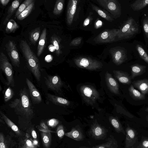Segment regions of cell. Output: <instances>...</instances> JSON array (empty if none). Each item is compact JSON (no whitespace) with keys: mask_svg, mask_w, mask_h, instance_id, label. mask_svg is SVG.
<instances>
[{"mask_svg":"<svg viewBox=\"0 0 148 148\" xmlns=\"http://www.w3.org/2000/svg\"><path fill=\"white\" fill-rule=\"evenodd\" d=\"M113 72L116 77L121 83L127 85L131 83V77L127 73L119 70Z\"/></svg>","mask_w":148,"mask_h":148,"instance_id":"19","label":"cell"},{"mask_svg":"<svg viewBox=\"0 0 148 148\" xmlns=\"http://www.w3.org/2000/svg\"><path fill=\"white\" fill-rule=\"evenodd\" d=\"M64 1L57 0L55 4L53 12L56 15L60 14L62 12L64 7Z\"/></svg>","mask_w":148,"mask_h":148,"instance_id":"34","label":"cell"},{"mask_svg":"<svg viewBox=\"0 0 148 148\" xmlns=\"http://www.w3.org/2000/svg\"><path fill=\"white\" fill-rule=\"evenodd\" d=\"M130 97L135 100H143L145 99V96L139 91L134 88L132 84L130 85L128 88Z\"/></svg>","mask_w":148,"mask_h":148,"instance_id":"25","label":"cell"},{"mask_svg":"<svg viewBox=\"0 0 148 148\" xmlns=\"http://www.w3.org/2000/svg\"><path fill=\"white\" fill-rule=\"evenodd\" d=\"M105 78L107 85L110 91L115 94H119L118 84L108 72L106 73Z\"/></svg>","mask_w":148,"mask_h":148,"instance_id":"17","label":"cell"},{"mask_svg":"<svg viewBox=\"0 0 148 148\" xmlns=\"http://www.w3.org/2000/svg\"><path fill=\"white\" fill-rule=\"evenodd\" d=\"M107 132L106 128L95 122L91 125L88 134L95 140H103L106 137Z\"/></svg>","mask_w":148,"mask_h":148,"instance_id":"12","label":"cell"},{"mask_svg":"<svg viewBox=\"0 0 148 148\" xmlns=\"http://www.w3.org/2000/svg\"><path fill=\"white\" fill-rule=\"evenodd\" d=\"M34 1V0H25L19 7L15 14V18H16L24 10Z\"/></svg>","mask_w":148,"mask_h":148,"instance_id":"37","label":"cell"},{"mask_svg":"<svg viewBox=\"0 0 148 148\" xmlns=\"http://www.w3.org/2000/svg\"><path fill=\"white\" fill-rule=\"evenodd\" d=\"M41 135L44 145L46 148H48L51 144V135L50 132H41Z\"/></svg>","mask_w":148,"mask_h":148,"instance_id":"35","label":"cell"},{"mask_svg":"<svg viewBox=\"0 0 148 148\" xmlns=\"http://www.w3.org/2000/svg\"><path fill=\"white\" fill-rule=\"evenodd\" d=\"M39 130L41 132H46V133L55 132L54 131H52L50 130H49L46 129H44L43 128H40V129H39Z\"/></svg>","mask_w":148,"mask_h":148,"instance_id":"45","label":"cell"},{"mask_svg":"<svg viewBox=\"0 0 148 148\" xmlns=\"http://www.w3.org/2000/svg\"><path fill=\"white\" fill-rule=\"evenodd\" d=\"M110 52L113 61L116 65H120L127 60V51L124 48L114 47L111 49Z\"/></svg>","mask_w":148,"mask_h":148,"instance_id":"10","label":"cell"},{"mask_svg":"<svg viewBox=\"0 0 148 148\" xmlns=\"http://www.w3.org/2000/svg\"><path fill=\"white\" fill-rule=\"evenodd\" d=\"M78 148H93V147H85V146H81V147H80Z\"/></svg>","mask_w":148,"mask_h":148,"instance_id":"52","label":"cell"},{"mask_svg":"<svg viewBox=\"0 0 148 148\" xmlns=\"http://www.w3.org/2000/svg\"><path fill=\"white\" fill-rule=\"evenodd\" d=\"M1 90V86H0V91Z\"/></svg>","mask_w":148,"mask_h":148,"instance_id":"56","label":"cell"},{"mask_svg":"<svg viewBox=\"0 0 148 148\" xmlns=\"http://www.w3.org/2000/svg\"><path fill=\"white\" fill-rule=\"evenodd\" d=\"M26 82L28 88L30 97L34 104H38L42 101L41 95L33 83L27 78Z\"/></svg>","mask_w":148,"mask_h":148,"instance_id":"14","label":"cell"},{"mask_svg":"<svg viewBox=\"0 0 148 148\" xmlns=\"http://www.w3.org/2000/svg\"><path fill=\"white\" fill-rule=\"evenodd\" d=\"M92 8L101 17L107 21L112 22L114 19L109 14L104 12L97 6L91 4Z\"/></svg>","mask_w":148,"mask_h":148,"instance_id":"31","label":"cell"},{"mask_svg":"<svg viewBox=\"0 0 148 148\" xmlns=\"http://www.w3.org/2000/svg\"><path fill=\"white\" fill-rule=\"evenodd\" d=\"M64 135L77 141H82L84 138L82 129L78 126L72 128L70 131L65 133Z\"/></svg>","mask_w":148,"mask_h":148,"instance_id":"16","label":"cell"},{"mask_svg":"<svg viewBox=\"0 0 148 148\" xmlns=\"http://www.w3.org/2000/svg\"><path fill=\"white\" fill-rule=\"evenodd\" d=\"M0 113L1 116L8 125L17 134H21L20 132L18 127L1 111Z\"/></svg>","mask_w":148,"mask_h":148,"instance_id":"32","label":"cell"},{"mask_svg":"<svg viewBox=\"0 0 148 148\" xmlns=\"http://www.w3.org/2000/svg\"><path fill=\"white\" fill-rule=\"evenodd\" d=\"M47 96L49 99L53 103L57 105H68L69 102L67 100L50 93H47Z\"/></svg>","mask_w":148,"mask_h":148,"instance_id":"22","label":"cell"},{"mask_svg":"<svg viewBox=\"0 0 148 148\" xmlns=\"http://www.w3.org/2000/svg\"><path fill=\"white\" fill-rule=\"evenodd\" d=\"M119 29H106L100 33L94 39L97 43L112 42L114 41L117 37Z\"/></svg>","mask_w":148,"mask_h":148,"instance_id":"7","label":"cell"},{"mask_svg":"<svg viewBox=\"0 0 148 148\" xmlns=\"http://www.w3.org/2000/svg\"><path fill=\"white\" fill-rule=\"evenodd\" d=\"M35 1L24 10L16 18L19 20L21 21L27 17L30 13L34 5Z\"/></svg>","mask_w":148,"mask_h":148,"instance_id":"33","label":"cell"},{"mask_svg":"<svg viewBox=\"0 0 148 148\" xmlns=\"http://www.w3.org/2000/svg\"><path fill=\"white\" fill-rule=\"evenodd\" d=\"M4 99L5 102H7L11 99L14 95V92L10 87L6 88L4 92Z\"/></svg>","mask_w":148,"mask_h":148,"instance_id":"38","label":"cell"},{"mask_svg":"<svg viewBox=\"0 0 148 148\" xmlns=\"http://www.w3.org/2000/svg\"><path fill=\"white\" fill-rule=\"evenodd\" d=\"M78 1L77 0H70L68 1L66 20L67 23L69 25H71L72 23Z\"/></svg>","mask_w":148,"mask_h":148,"instance_id":"15","label":"cell"},{"mask_svg":"<svg viewBox=\"0 0 148 148\" xmlns=\"http://www.w3.org/2000/svg\"><path fill=\"white\" fill-rule=\"evenodd\" d=\"M45 79L47 88L53 90L58 92L62 85L60 78L58 75H48Z\"/></svg>","mask_w":148,"mask_h":148,"instance_id":"13","label":"cell"},{"mask_svg":"<svg viewBox=\"0 0 148 148\" xmlns=\"http://www.w3.org/2000/svg\"><path fill=\"white\" fill-rule=\"evenodd\" d=\"M40 125L42 128L46 129H48L47 126L46 125L45 123L44 122H42L40 123Z\"/></svg>","mask_w":148,"mask_h":148,"instance_id":"47","label":"cell"},{"mask_svg":"<svg viewBox=\"0 0 148 148\" xmlns=\"http://www.w3.org/2000/svg\"><path fill=\"white\" fill-rule=\"evenodd\" d=\"M146 119L147 122L148 123V116H146Z\"/></svg>","mask_w":148,"mask_h":148,"instance_id":"53","label":"cell"},{"mask_svg":"<svg viewBox=\"0 0 148 148\" xmlns=\"http://www.w3.org/2000/svg\"><path fill=\"white\" fill-rule=\"evenodd\" d=\"M40 31V27L32 30L29 33V39L34 45L36 44L39 39Z\"/></svg>","mask_w":148,"mask_h":148,"instance_id":"28","label":"cell"},{"mask_svg":"<svg viewBox=\"0 0 148 148\" xmlns=\"http://www.w3.org/2000/svg\"><path fill=\"white\" fill-rule=\"evenodd\" d=\"M56 132L58 136L60 138H63L65 133L64 126L62 125H60L58 127Z\"/></svg>","mask_w":148,"mask_h":148,"instance_id":"40","label":"cell"},{"mask_svg":"<svg viewBox=\"0 0 148 148\" xmlns=\"http://www.w3.org/2000/svg\"><path fill=\"white\" fill-rule=\"evenodd\" d=\"M74 62L77 66L90 70L100 69L102 66L101 62L90 57H78L74 60Z\"/></svg>","mask_w":148,"mask_h":148,"instance_id":"5","label":"cell"},{"mask_svg":"<svg viewBox=\"0 0 148 148\" xmlns=\"http://www.w3.org/2000/svg\"><path fill=\"white\" fill-rule=\"evenodd\" d=\"M32 137L35 139L37 138V136L36 131L34 130L32 131Z\"/></svg>","mask_w":148,"mask_h":148,"instance_id":"49","label":"cell"},{"mask_svg":"<svg viewBox=\"0 0 148 148\" xmlns=\"http://www.w3.org/2000/svg\"><path fill=\"white\" fill-rule=\"evenodd\" d=\"M99 4L110 12L115 18L119 17L121 15V5L116 0H97Z\"/></svg>","mask_w":148,"mask_h":148,"instance_id":"6","label":"cell"},{"mask_svg":"<svg viewBox=\"0 0 148 148\" xmlns=\"http://www.w3.org/2000/svg\"><path fill=\"white\" fill-rule=\"evenodd\" d=\"M136 148H148V138L142 139Z\"/></svg>","mask_w":148,"mask_h":148,"instance_id":"41","label":"cell"},{"mask_svg":"<svg viewBox=\"0 0 148 148\" xmlns=\"http://www.w3.org/2000/svg\"><path fill=\"white\" fill-rule=\"evenodd\" d=\"M47 123L49 126L54 127L58 125L59 123V121L56 119H52L47 121Z\"/></svg>","mask_w":148,"mask_h":148,"instance_id":"42","label":"cell"},{"mask_svg":"<svg viewBox=\"0 0 148 148\" xmlns=\"http://www.w3.org/2000/svg\"><path fill=\"white\" fill-rule=\"evenodd\" d=\"M145 111L146 112H148V107L146 109Z\"/></svg>","mask_w":148,"mask_h":148,"instance_id":"54","label":"cell"},{"mask_svg":"<svg viewBox=\"0 0 148 148\" xmlns=\"http://www.w3.org/2000/svg\"><path fill=\"white\" fill-rule=\"evenodd\" d=\"M136 47L140 58L148 64V55L142 46L137 44Z\"/></svg>","mask_w":148,"mask_h":148,"instance_id":"36","label":"cell"},{"mask_svg":"<svg viewBox=\"0 0 148 148\" xmlns=\"http://www.w3.org/2000/svg\"><path fill=\"white\" fill-rule=\"evenodd\" d=\"M47 36V30H43L39 38L37 48V56L39 57L42 53L45 48Z\"/></svg>","mask_w":148,"mask_h":148,"instance_id":"24","label":"cell"},{"mask_svg":"<svg viewBox=\"0 0 148 148\" xmlns=\"http://www.w3.org/2000/svg\"><path fill=\"white\" fill-rule=\"evenodd\" d=\"M109 120L116 132L118 133H122L124 135L126 134L123 127L117 119L111 117L109 118Z\"/></svg>","mask_w":148,"mask_h":148,"instance_id":"26","label":"cell"},{"mask_svg":"<svg viewBox=\"0 0 148 148\" xmlns=\"http://www.w3.org/2000/svg\"><path fill=\"white\" fill-rule=\"evenodd\" d=\"M21 1L22 0H16L12 2L8 9L7 15L3 22L4 25L6 24L10 20L14 12L19 7Z\"/></svg>","mask_w":148,"mask_h":148,"instance_id":"23","label":"cell"},{"mask_svg":"<svg viewBox=\"0 0 148 148\" xmlns=\"http://www.w3.org/2000/svg\"><path fill=\"white\" fill-rule=\"evenodd\" d=\"M19 28V26L16 22L12 19H10L6 25L5 29L7 33H14Z\"/></svg>","mask_w":148,"mask_h":148,"instance_id":"29","label":"cell"},{"mask_svg":"<svg viewBox=\"0 0 148 148\" xmlns=\"http://www.w3.org/2000/svg\"><path fill=\"white\" fill-rule=\"evenodd\" d=\"M134 87L140 90L144 95L148 94V79H143L134 81L132 82Z\"/></svg>","mask_w":148,"mask_h":148,"instance_id":"18","label":"cell"},{"mask_svg":"<svg viewBox=\"0 0 148 148\" xmlns=\"http://www.w3.org/2000/svg\"><path fill=\"white\" fill-rule=\"evenodd\" d=\"M19 95V98L11 102L9 106L18 115L27 118L32 117L34 110L26 88L21 90Z\"/></svg>","mask_w":148,"mask_h":148,"instance_id":"1","label":"cell"},{"mask_svg":"<svg viewBox=\"0 0 148 148\" xmlns=\"http://www.w3.org/2000/svg\"><path fill=\"white\" fill-rule=\"evenodd\" d=\"M80 91L83 99L88 104L93 103L99 97V92L92 87L83 86L81 87Z\"/></svg>","mask_w":148,"mask_h":148,"instance_id":"8","label":"cell"},{"mask_svg":"<svg viewBox=\"0 0 148 148\" xmlns=\"http://www.w3.org/2000/svg\"><path fill=\"white\" fill-rule=\"evenodd\" d=\"M5 47L12 64L19 67L20 64L19 56L15 42L13 40H9L5 45Z\"/></svg>","mask_w":148,"mask_h":148,"instance_id":"9","label":"cell"},{"mask_svg":"<svg viewBox=\"0 0 148 148\" xmlns=\"http://www.w3.org/2000/svg\"><path fill=\"white\" fill-rule=\"evenodd\" d=\"M102 25V22L101 21L99 20L96 23V25L97 27L101 26Z\"/></svg>","mask_w":148,"mask_h":148,"instance_id":"50","label":"cell"},{"mask_svg":"<svg viewBox=\"0 0 148 148\" xmlns=\"http://www.w3.org/2000/svg\"><path fill=\"white\" fill-rule=\"evenodd\" d=\"M0 148H6L4 136L2 133L0 134Z\"/></svg>","mask_w":148,"mask_h":148,"instance_id":"44","label":"cell"},{"mask_svg":"<svg viewBox=\"0 0 148 148\" xmlns=\"http://www.w3.org/2000/svg\"><path fill=\"white\" fill-rule=\"evenodd\" d=\"M82 40V38L79 37L73 39L70 43L71 46H76L79 45L81 43Z\"/></svg>","mask_w":148,"mask_h":148,"instance_id":"43","label":"cell"},{"mask_svg":"<svg viewBox=\"0 0 148 148\" xmlns=\"http://www.w3.org/2000/svg\"><path fill=\"white\" fill-rule=\"evenodd\" d=\"M26 144L29 147L31 146L32 145L31 141L29 140H27L26 141Z\"/></svg>","mask_w":148,"mask_h":148,"instance_id":"51","label":"cell"},{"mask_svg":"<svg viewBox=\"0 0 148 148\" xmlns=\"http://www.w3.org/2000/svg\"><path fill=\"white\" fill-rule=\"evenodd\" d=\"M19 46L27 67L36 80L40 81L41 73L39 61L25 40H21Z\"/></svg>","mask_w":148,"mask_h":148,"instance_id":"2","label":"cell"},{"mask_svg":"<svg viewBox=\"0 0 148 148\" xmlns=\"http://www.w3.org/2000/svg\"><path fill=\"white\" fill-rule=\"evenodd\" d=\"M131 79L135 77L143 74L145 72L146 66L144 65L137 64H135L131 66Z\"/></svg>","mask_w":148,"mask_h":148,"instance_id":"21","label":"cell"},{"mask_svg":"<svg viewBox=\"0 0 148 148\" xmlns=\"http://www.w3.org/2000/svg\"><path fill=\"white\" fill-rule=\"evenodd\" d=\"M0 69L6 77L7 85L14 87V83L12 67L6 56L2 51L1 52L0 54Z\"/></svg>","mask_w":148,"mask_h":148,"instance_id":"4","label":"cell"},{"mask_svg":"<svg viewBox=\"0 0 148 148\" xmlns=\"http://www.w3.org/2000/svg\"><path fill=\"white\" fill-rule=\"evenodd\" d=\"M125 132V148H136L140 142L138 140L136 132L128 126L126 128Z\"/></svg>","mask_w":148,"mask_h":148,"instance_id":"11","label":"cell"},{"mask_svg":"<svg viewBox=\"0 0 148 148\" xmlns=\"http://www.w3.org/2000/svg\"><path fill=\"white\" fill-rule=\"evenodd\" d=\"M90 22V19L89 18H86L84 22V25L85 26L88 25Z\"/></svg>","mask_w":148,"mask_h":148,"instance_id":"48","label":"cell"},{"mask_svg":"<svg viewBox=\"0 0 148 148\" xmlns=\"http://www.w3.org/2000/svg\"><path fill=\"white\" fill-rule=\"evenodd\" d=\"M138 25L132 17L128 18L119 29L117 37L118 40L128 39L132 38L138 32Z\"/></svg>","mask_w":148,"mask_h":148,"instance_id":"3","label":"cell"},{"mask_svg":"<svg viewBox=\"0 0 148 148\" xmlns=\"http://www.w3.org/2000/svg\"><path fill=\"white\" fill-rule=\"evenodd\" d=\"M10 0H0V2L3 6L7 5L10 1Z\"/></svg>","mask_w":148,"mask_h":148,"instance_id":"46","label":"cell"},{"mask_svg":"<svg viewBox=\"0 0 148 148\" xmlns=\"http://www.w3.org/2000/svg\"><path fill=\"white\" fill-rule=\"evenodd\" d=\"M148 5V0H137L132 3L130 7L134 11L142 10Z\"/></svg>","mask_w":148,"mask_h":148,"instance_id":"27","label":"cell"},{"mask_svg":"<svg viewBox=\"0 0 148 148\" xmlns=\"http://www.w3.org/2000/svg\"><path fill=\"white\" fill-rule=\"evenodd\" d=\"M93 148H119L117 141L112 135L107 139L106 142L92 147Z\"/></svg>","mask_w":148,"mask_h":148,"instance_id":"20","label":"cell"},{"mask_svg":"<svg viewBox=\"0 0 148 148\" xmlns=\"http://www.w3.org/2000/svg\"><path fill=\"white\" fill-rule=\"evenodd\" d=\"M143 27L144 34L148 39V17H146L143 19Z\"/></svg>","mask_w":148,"mask_h":148,"instance_id":"39","label":"cell"},{"mask_svg":"<svg viewBox=\"0 0 148 148\" xmlns=\"http://www.w3.org/2000/svg\"><path fill=\"white\" fill-rule=\"evenodd\" d=\"M22 148H27L26 146H23V147Z\"/></svg>","mask_w":148,"mask_h":148,"instance_id":"55","label":"cell"},{"mask_svg":"<svg viewBox=\"0 0 148 148\" xmlns=\"http://www.w3.org/2000/svg\"><path fill=\"white\" fill-rule=\"evenodd\" d=\"M50 42L55 48L56 55L59 56L62 53L60 44V39L56 35H53L50 38Z\"/></svg>","mask_w":148,"mask_h":148,"instance_id":"30","label":"cell"}]
</instances>
